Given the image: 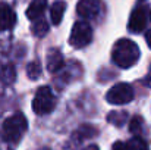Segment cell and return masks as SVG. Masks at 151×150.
Wrapping results in <instances>:
<instances>
[{
  "label": "cell",
  "instance_id": "obj_1",
  "mask_svg": "<svg viewBox=\"0 0 151 150\" xmlns=\"http://www.w3.org/2000/svg\"><path fill=\"white\" fill-rule=\"evenodd\" d=\"M111 59L119 68H131L139 59V47L132 40L122 38L116 41L111 51Z\"/></svg>",
  "mask_w": 151,
  "mask_h": 150
},
{
  "label": "cell",
  "instance_id": "obj_2",
  "mask_svg": "<svg viewBox=\"0 0 151 150\" xmlns=\"http://www.w3.org/2000/svg\"><path fill=\"white\" fill-rule=\"evenodd\" d=\"M28 128L27 118L22 113H15L3 122V138L7 143H18Z\"/></svg>",
  "mask_w": 151,
  "mask_h": 150
},
{
  "label": "cell",
  "instance_id": "obj_3",
  "mask_svg": "<svg viewBox=\"0 0 151 150\" xmlns=\"http://www.w3.org/2000/svg\"><path fill=\"white\" fill-rule=\"evenodd\" d=\"M56 106V97L53 94L50 87L44 86L40 87L34 96V101H32V109L37 115H47Z\"/></svg>",
  "mask_w": 151,
  "mask_h": 150
},
{
  "label": "cell",
  "instance_id": "obj_4",
  "mask_svg": "<svg viewBox=\"0 0 151 150\" xmlns=\"http://www.w3.org/2000/svg\"><path fill=\"white\" fill-rule=\"evenodd\" d=\"M91 40H93V28L90 27V24L84 22V21L76 22L72 28L69 43L75 49H81V47H85L87 44H90Z\"/></svg>",
  "mask_w": 151,
  "mask_h": 150
},
{
  "label": "cell",
  "instance_id": "obj_5",
  "mask_svg": "<svg viewBox=\"0 0 151 150\" xmlns=\"http://www.w3.org/2000/svg\"><path fill=\"white\" fill-rule=\"evenodd\" d=\"M134 88L126 84V83H119L116 86H113L107 94H106V99L109 103L111 104H126L129 101L134 100Z\"/></svg>",
  "mask_w": 151,
  "mask_h": 150
},
{
  "label": "cell",
  "instance_id": "obj_6",
  "mask_svg": "<svg viewBox=\"0 0 151 150\" xmlns=\"http://www.w3.org/2000/svg\"><path fill=\"white\" fill-rule=\"evenodd\" d=\"M101 10L100 0H79L76 4V12L84 19H94Z\"/></svg>",
  "mask_w": 151,
  "mask_h": 150
},
{
  "label": "cell",
  "instance_id": "obj_7",
  "mask_svg": "<svg viewBox=\"0 0 151 150\" xmlns=\"http://www.w3.org/2000/svg\"><path fill=\"white\" fill-rule=\"evenodd\" d=\"M145 25H147V10L144 7L138 6L131 13L128 28H129V31L138 34V33H141V31L145 30Z\"/></svg>",
  "mask_w": 151,
  "mask_h": 150
},
{
  "label": "cell",
  "instance_id": "obj_8",
  "mask_svg": "<svg viewBox=\"0 0 151 150\" xmlns=\"http://www.w3.org/2000/svg\"><path fill=\"white\" fill-rule=\"evenodd\" d=\"M96 134H97V130H96L93 125H82V127H79V128L72 134L68 147H69V149L78 147L82 141H85L87 138H91V137L96 136Z\"/></svg>",
  "mask_w": 151,
  "mask_h": 150
},
{
  "label": "cell",
  "instance_id": "obj_9",
  "mask_svg": "<svg viewBox=\"0 0 151 150\" xmlns=\"http://www.w3.org/2000/svg\"><path fill=\"white\" fill-rule=\"evenodd\" d=\"M16 24V13L7 3H0V31L12 30Z\"/></svg>",
  "mask_w": 151,
  "mask_h": 150
},
{
  "label": "cell",
  "instance_id": "obj_10",
  "mask_svg": "<svg viewBox=\"0 0 151 150\" xmlns=\"http://www.w3.org/2000/svg\"><path fill=\"white\" fill-rule=\"evenodd\" d=\"M63 56H62V51L59 49H50L47 51V59H46V65H47V69L50 72H57L59 69L63 68Z\"/></svg>",
  "mask_w": 151,
  "mask_h": 150
},
{
  "label": "cell",
  "instance_id": "obj_11",
  "mask_svg": "<svg viewBox=\"0 0 151 150\" xmlns=\"http://www.w3.org/2000/svg\"><path fill=\"white\" fill-rule=\"evenodd\" d=\"M46 7H47V0H32L27 9V16L31 21H35L43 16Z\"/></svg>",
  "mask_w": 151,
  "mask_h": 150
},
{
  "label": "cell",
  "instance_id": "obj_12",
  "mask_svg": "<svg viewBox=\"0 0 151 150\" xmlns=\"http://www.w3.org/2000/svg\"><path fill=\"white\" fill-rule=\"evenodd\" d=\"M65 10H66V1L63 0H57L53 3L50 9V18H51V22L54 25H59L63 19V15H65Z\"/></svg>",
  "mask_w": 151,
  "mask_h": 150
},
{
  "label": "cell",
  "instance_id": "obj_13",
  "mask_svg": "<svg viewBox=\"0 0 151 150\" xmlns=\"http://www.w3.org/2000/svg\"><path fill=\"white\" fill-rule=\"evenodd\" d=\"M0 80L4 84H12L15 81V68L12 65H6L0 71Z\"/></svg>",
  "mask_w": 151,
  "mask_h": 150
},
{
  "label": "cell",
  "instance_id": "obj_14",
  "mask_svg": "<svg viewBox=\"0 0 151 150\" xmlns=\"http://www.w3.org/2000/svg\"><path fill=\"white\" fill-rule=\"evenodd\" d=\"M32 31H34V34L37 37H43L49 31V24L44 21V18H38V19H35V24L32 27Z\"/></svg>",
  "mask_w": 151,
  "mask_h": 150
},
{
  "label": "cell",
  "instance_id": "obj_15",
  "mask_svg": "<svg viewBox=\"0 0 151 150\" xmlns=\"http://www.w3.org/2000/svg\"><path fill=\"white\" fill-rule=\"evenodd\" d=\"M126 150H148L147 143L141 138V137H134L131 138L128 143H125Z\"/></svg>",
  "mask_w": 151,
  "mask_h": 150
},
{
  "label": "cell",
  "instance_id": "obj_16",
  "mask_svg": "<svg viewBox=\"0 0 151 150\" xmlns=\"http://www.w3.org/2000/svg\"><path fill=\"white\" fill-rule=\"evenodd\" d=\"M27 74H28V77H29L31 80H37V78L40 77V74H41V66H40V63H38V62H31V63L28 65V68H27Z\"/></svg>",
  "mask_w": 151,
  "mask_h": 150
},
{
  "label": "cell",
  "instance_id": "obj_17",
  "mask_svg": "<svg viewBox=\"0 0 151 150\" xmlns=\"http://www.w3.org/2000/svg\"><path fill=\"white\" fill-rule=\"evenodd\" d=\"M142 130V118L141 116H134L131 119V124H129V131L132 134H139Z\"/></svg>",
  "mask_w": 151,
  "mask_h": 150
},
{
  "label": "cell",
  "instance_id": "obj_18",
  "mask_svg": "<svg viewBox=\"0 0 151 150\" xmlns=\"http://www.w3.org/2000/svg\"><path fill=\"white\" fill-rule=\"evenodd\" d=\"M109 122H113V124H116V125H123V122L126 121V113H123V112H113V113H110L109 115Z\"/></svg>",
  "mask_w": 151,
  "mask_h": 150
},
{
  "label": "cell",
  "instance_id": "obj_19",
  "mask_svg": "<svg viewBox=\"0 0 151 150\" xmlns=\"http://www.w3.org/2000/svg\"><path fill=\"white\" fill-rule=\"evenodd\" d=\"M111 150H126V146H125V143L117 141V143H114V144H113V149Z\"/></svg>",
  "mask_w": 151,
  "mask_h": 150
},
{
  "label": "cell",
  "instance_id": "obj_20",
  "mask_svg": "<svg viewBox=\"0 0 151 150\" xmlns=\"http://www.w3.org/2000/svg\"><path fill=\"white\" fill-rule=\"evenodd\" d=\"M145 41H147V44H148V47L151 49V30L145 34Z\"/></svg>",
  "mask_w": 151,
  "mask_h": 150
},
{
  "label": "cell",
  "instance_id": "obj_21",
  "mask_svg": "<svg viewBox=\"0 0 151 150\" xmlns=\"http://www.w3.org/2000/svg\"><path fill=\"white\" fill-rule=\"evenodd\" d=\"M144 83H145L147 86H150V87H151V66H150V72H148V75L145 77V80H144Z\"/></svg>",
  "mask_w": 151,
  "mask_h": 150
},
{
  "label": "cell",
  "instance_id": "obj_22",
  "mask_svg": "<svg viewBox=\"0 0 151 150\" xmlns=\"http://www.w3.org/2000/svg\"><path fill=\"white\" fill-rule=\"evenodd\" d=\"M82 150H99V146H96V144H91V146H87L85 149Z\"/></svg>",
  "mask_w": 151,
  "mask_h": 150
},
{
  "label": "cell",
  "instance_id": "obj_23",
  "mask_svg": "<svg viewBox=\"0 0 151 150\" xmlns=\"http://www.w3.org/2000/svg\"><path fill=\"white\" fill-rule=\"evenodd\" d=\"M150 19H151V12H150Z\"/></svg>",
  "mask_w": 151,
  "mask_h": 150
}]
</instances>
